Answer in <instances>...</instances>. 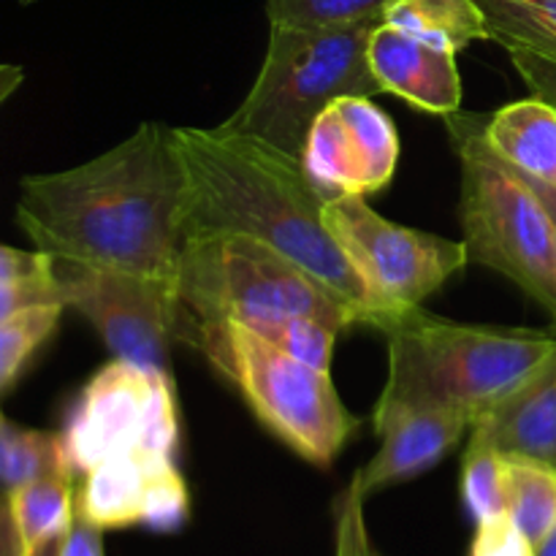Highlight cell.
Instances as JSON below:
<instances>
[{"instance_id": "obj_1", "label": "cell", "mask_w": 556, "mask_h": 556, "mask_svg": "<svg viewBox=\"0 0 556 556\" xmlns=\"http://www.w3.org/2000/svg\"><path fill=\"white\" fill-rule=\"evenodd\" d=\"M188 193L172 128L141 123L81 166L22 177L16 223L52 258L177 280Z\"/></svg>"}, {"instance_id": "obj_2", "label": "cell", "mask_w": 556, "mask_h": 556, "mask_svg": "<svg viewBox=\"0 0 556 556\" xmlns=\"http://www.w3.org/2000/svg\"><path fill=\"white\" fill-rule=\"evenodd\" d=\"M172 141L188 172L190 233H248L324 282L358 324H375L367 286L324 223L329 199L302 157L220 125L172 128Z\"/></svg>"}, {"instance_id": "obj_3", "label": "cell", "mask_w": 556, "mask_h": 556, "mask_svg": "<svg viewBox=\"0 0 556 556\" xmlns=\"http://www.w3.org/2000/svg\"><path fill=\"white\" fill-rule=\"evenodd\" d=\"M389 375L375 413L462 410L472 421L556 353V331L472 326L413 307L383 326Z\"/></svg>"}, {"instance_id": "obj_4", "label": "cell", "mask_w": 556, "mask_h": 556, "mask_svg": "<svg viewBox=\"0 0 556 556\" xmlns=\"http://www.w3.org/2000/svg\"><path fill=\"white\" fill-rule=\"evenodd\" d=\"M383 20L302 27L271 22L264 65L242 106L220 125L302 157L309 128L340 98L383 92L369 68V38Z\"/></svg>"}, {"instance_id": "obj_5", "label": "cell", "mask_w": 556, "mask_h": 556, "mask_svg": "<svg viewBox=\"0 0 556 556\" xmlns=\"http://www.w3.org/2000/svg\"><path fill=\"white\" fill-rule=\"evenodd\" d=\"M177 293L179 342L228 320L248 329L291 315H313L337 329L358 324V315L324 282L248 233H190L179 261Z\"/></svg>"}, {"instance_id": "obj_6", "label": "cell", "mask_w": 556, "mask_h": 556, "mask_svg": "<svg viewBox=\"0 0 556 556\" xmlns=\"http://www.w3.org/2000/svg\"><path fill=\"white\" fill-rule=\"evenodd\" d=\"M462 163L467 258L508 277L556 318V244L541 199L483 139V114H445Z\"/></svg>"}, {"instance_id": "obj_7", "label": "cell", "mask_w": 556, "mask_h": 556, "mask_svg": "<svg viewBox=\"0 0 556 556\" xmlns=\"http://www.w3.org/2000/svg\"><path fill=\"white\" fill-rule=\"evenodd\" d=\"M226 375L261 424L309 465L329 467L358 418L342 405L331 375L288 356L242 324L204 326L188 337Z\"/></svg>"}, {"instance_id": "obj_8", "label": "cell", "mask_w": 556, "mask_h": 556, "mask_svg": "<svg viewBox=\"0 0 556 556\" xmlns=\"http://www.w3.org/2000/svg\"><path fill=\"white\" fill-rule=\"evenodd\" d=\"M58 434L65 470L74 478L119 456H177L179 418L172 378L161 367L114 358L87 380Z\"/></svg>"}, {"instance_id": "obj_9", "label": "cell", "mask_w": 556, "mask_h": 556, "mask_svg": "<svg viewBox=\"0 0 556 556\" xmlns=\"http://www.w3.org/2000/svg\"><path fill=\"white\" fill-rule=\"evenodd\" d=\"M324 223L367 286L372 329L421 307L424 299L470 264L465 242L386 220L358 195L326 201Z\"/></svg>"}, {"instance_id": "obj_10", "label": "cell", "mask_w": 556, "mask_h": 556, "mask_svg": "<svg viewBox=\"0 0 556 556\" xmlns=\"http://www.w3.org/2000/svg\"><path fill=\"white\" fill-rule=\"evenodd\" d=\"M65 307L76 309L98 331L114 358L166 369L179 342L177 280L52 258Z\"/></svg>"}, {"instance_id": "obj_11", "label": "cell", "mask_w": 556, "mask_h": 556, "mask_svg": "<svg viewBox=\"0 0 556 556\" xmlns=\"http://www.w3.org/2000/svg\"><path fill=\"white\" fill-rule=\"evenodd\" d=\"M400 134L369 98L348 96L329 103L309 128L302 166L326 199L378 193L394 179Z\"/></svg>"}, {"instance_id": "obj_12", "label": "cell", "mask_w": 556, "mask_h": 556, "mask_svg": "<svg viewBox=\"0 0 556 556\" xmlns=\"http://www.w3.org/2000/svg\"><path fill=\"white\" fill-rule=\"evenodd\" d=\"M76 516L98 530L177 532L190 516L188 483L168 454L119 456L76 478Z\"/></svg>"}, {"instance_id": "obj_13", "label": "cell", "mask_w": 556, "mask_h": 556, "mask_svg": "<svg viewBox=\"0 0 556 556\" xmlns=\"http://www.w3.org/2000/svg\"><path fill=\"white\" fill-rule=\"evenodd\" d=\"M470 427V413L445 410V407L375 413V432L380 438V448L353 476L351 483L367 500L380 489L413 481L432 470Z\"/></svg>"}, {"instance_id": "obj_14", "label": "cell", "mask_w": 556, "mask_h": 556, "mask_svg": "<svg viewBox=\"0 0 556 556\" xmlns=\"http://www.w3.org/2000/svg\"><path fill=\"white\" fill-rule=\"evenodd\" d=\"M369 68L383 92L432 114H454L462 103L456 54L380 22L369 38Z\"/></svg>"}, {"instance_id": "obj_15", "label": "cell", "mask_w": 556, "mask_h": 556, "mask_svg": "<svg viewBox=\"0 0 556 556\" xmlns=\"http://www.w3.org/2000/svg\"><path fill=\"white\" fill-rule=\"evenodd\" d=\"M470 434L503 456H530L556 467V353L510 394L472 421Z\"/></svg>"}, {"instance_id": "obj_16", "label": "cell", "mask_w": 556, "mask_h": 556, "mask_svg": "<svg viewBox=\"0 0 556 556\" xmlns=\"http://www.w3.org/2000/svg\"><path fill=\"white\" fill-rule=\"evenodd\" d=\"M483 139L516 172L556 188V106L530 96L483 114Z\"/></svg>"}, {"instance_id": "obj_17", "label": "cell", "mask_w": 556, "mask_h": 556, "mask_svg": "<svg viewBox=\"0 0 556 556\" xmlns=\"http://www.w3.org/2000/svg\"><path fill=\"white\" fill-rule=\"evenodd\" d=\"M11 519L20 532L25 556L43 543L63 538L76 516V478L71 472H49L5 494Z\"/></svg>"}, {"instance_id": "obj_18", "label": "cell", "mask_w": 556, "mask_h": 556, "mask_svg": "<svg viewBox=\"0 0 556 556\" xmlns=\"http://www.w3.org/2000/svg\"><path fill=\"white\" fill-rule=\"evenodd\" d=\"M383 22L454 54L472 41H489L478 0H396L386 9Z\"/></svg>"}, {"instance_id": "obj_19", "label": "cell", "mask_w": 556, "mask_h": 556, "mask_svg": "<svg viewBox=\"0 0 556 556\" xmlns=\"http://www.w3.org/2000/svg\"><path fill=\"white\" fill-rule=\"evenodd\" d=\"M505 494L510 519L541 548L556 530V467L530 456H505Z\"/></svg>"}, {"instance_id": "obj_20", "label": "cell", "mask_w": 556, "mask_h": 556, "mask_svg": "<svg viewBox=\"0 0 556 556\" xmlns=\"http://www.w3.org/2000/svg\"><path fill=\"white\" fill-rule=\"evenodd\" d=\"M489 41L556 60V0H478Z\"/></svg>"}, {"instance_id": "obj_21", "label": "cell", "mask_w": 556, "mask_h": 556, "mask_svg": "<svg viewBox=\"0 0 556 556\" xmlns=\"http://www.w3.org/2000/svg\"><path fill=\"white\" fill-rule=\"evenodd\" d=\"M60 470H65L60 434L25 429L0 410V483L5 492Z\"/></svg>"}, {"instance_id": "obj_22", "label": "cell", "mask_w": 556, "mask_h": 556, "mask_svg": "<svg viewBox=\"0 0 556 556\" xmlns=\"http://www.w3.org/2000/svg\"><path fill=\"white\" fill-rule=\"evenodd\" d=\"M462 500L476 521L508 514L505 456L476 434H470V445L462 459Z\"/></svg>"}, {"instance_id": "obj_23", "label": "cell", "mask_w": 556, "mask_h": 556, "mask_svg": "<svg viewBox=\"0 0 556 556\" xmlns=\"http://www.w3.org/2000/svg\"><path fill=\"white\" fill-rule=\"evenodd\" d=\"M65 304H38L0 320V391L9 389L33 353L58 329Z\"/></svg>"}, {"instance_id": "obj_24", "label": "cell", "mask_w": 556, "mask_h": 556, "mask_svg": "<svg viewBox=\"0 0 556 556\" xmlns=\"http://www.w3.org/2000/svg\"><path fill=\"white\" fill-rule=\"evenodd\" d=\"M253 331L266 337L271 345L286 351L288 356L329 372L331 353H334V342L342 329H337V326L326 324L320 318H313V315H291V318L269 320V324L258 326Z\"/></svg>"}, {"instance_id": "obj_25", "label": "cell", "mask_w": 556, "mask_h": 556, "mask_svg": "<svg viewBox=\"0 0 556 556\" xmlns=\"http://www.w3.org/2000/svg\"><path fill=\"white\" fill-rule=\"evenodd\" d=\"M391 3L396 0H266V14L280 25L326 27L383 20Z\"/></svg>"}, {"instance_id": "obj_26", "label": "cell", "mask_w": 556, "mask_h": 556, "mask_svg": "<svg viewBox=\"0 0 556 556\" xmlns=\"http://www.w3.org/2000/svg\"><path fill=\"white\" fill-rule=\"evenodd\" d=\"M364 503L353 483H348L334 500V556H383L369 535Z\"/></svg>"}, {"instance_id": "obj_27", "label": "cell", "mask_w": 556, "mask_h": 556, "mask_svg": "<svg viewBox=\"0 0 556 556\" xmlns=\"http://www.w3.org/2000/svg\"><path fill=\"white\" fill-rule=\"evenodd\" d=\"M467 556H538V548L510 519V514H503L476 521V535H472Z\"/></svg>"}, {"instance_id": "obj_28", "label": "cell", "mask_w": 556, "mask_h": 556, "mask_svg": "<svg viewBox=\"0 0 556 556\" xmlns=\"http://www.w3.org/2000/svg\"><path fill=\"white\" fill-rule=\"evenodd\" d=\"M38 304H65L54 271L47 277H33V280L0 282V320L22 313V309L38 307Z\"/></svg>"}, {"instance_id": "obj_29", "label": "cell", "mask_w": 556, "mask_h": 556, "mask_svg": "<svg viewBox=\"0 0 556 556\" xmlns=\"http://www.w3.org/2000/svg\"><path fill=\"white\" fill-rule=\"evenodd\" d=\"M508 54L532 96L556 106V60L543 58L538 52H527V49H508Z\"/></svg>"}, {"instance_id": "obj_30", "label": "cell", "mask_w": 556, "mask_h": 556, "mask_svg": "<svg viewBox=\"0 0 556 556\" xmlns=\"http://www.w3.org/2000/svg\"><path fill=\"white\" fill-rule=\"evenodd\" d=\"M52 275V255L41 250H20L0 244V282L33 280V277Z\"/></svg>"}, {"instance_id": "obj_31", "label": "cell", "mask_w": 556, "mask_h": 556, "mask_svg": "<svg viewBox=\"0 0 556 556\" xmlns=\"http://www.w3.org/2000/svg\"><path fill=\"white\" fill-rule=\"evenodd\" d=\"M60 556H103V530L74 516V525L65 532Z\"/></svg>"}, {"instance_id": "obj_32", "label": "cell", "mask_w": 556, "mask_h": 556, "mask_svg": "<svg viewBox=\"0 0 556 556\" xmlns=\"http://www.w3.org/2000/svg\"><path fill=\"white\" fill-rule=\"evenodd\" d=\"M0 556H25L20 532H16L14 519H11L9 503H0Z\"/></svg>"}, {"instance_id": "obj_33", "label": "cell", "mask_w": 556, "mask_h": 556, "mask_svg": "<svg viewBox=\"0 0 556 556\" xmlns=\"http://www.w3.org/2000/svg\"><path fill=\"white\" fill-rule=\"evenodd\" d=\"M519 174H521V172H519ZM521 177H525L527 182H530V188L535 190V195H538V199H541L543 210H546L548 220H552V228H554V244H556V188H554V185L541 182V179L527 177V174H521ZM554 331H556V318H554Z\"/></svg>"}, {"instance_id": "obj_34", "label": "cell", "mask_w": 556, "mask_h": 556, "mask_svg": "<svg viewBox=\"0 0 556 556\" xmlns=\"http://www.w3.org/2000/svg\"><path fill=\"white\" fill-rule=\"evenodd\" d=\"M22 81H25V71L20 65L0 63V106L20 90Z\"/></svg>"}, {"instance_id": "obj_35", "label": "cell", "mask_w": 556, "mask_h": 556, "mask_svg": "<svg viewBox=\"0 0 556 556\" xmlns=\"http://www.w3.org/2000/svg\"><path fill=\"white\" fill-rule=\"evenodd\" d=\"M63 538H54V541L43 543V546L38 548V552H33L30 556H60V546H63Z\"/></svg>"}, {"instance_id": "obj_36", "label": "cell", "mask_w": 556, "mask_h": 556, "mask_svg": "<svg viewBox=\"0 0 556 556\" xmlns=\"http://www.w3.org/2000/svg\"><path fill=\"white\" fill-rule=\"evenodd\" d=\"M538 556H556V530L543 541V546L538 548Z\"/></svg>"}, {"instance_id": "obj_37", "label": "cell", "mask_w": 556, "mask_h": 556, "mask_svg": "<svg viewBox=\"0 0 556 556\" xmlns=\"http://www.w3.org/2000/svg\"><path fill=\"white\" fill-rule=\"evenodd\" d=\"M20 3H25V5H30V3H36V0H20Z\"/></svg>"}]
</instances>
